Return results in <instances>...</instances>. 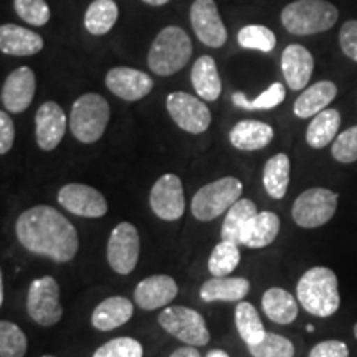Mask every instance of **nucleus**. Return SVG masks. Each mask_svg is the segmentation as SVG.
Here are the masks:
<instances>
[{
    "label": "nucleus",
    "instance_id": "1",
    "mask_svg": "<svg viewBox=\"0 0 357 357\" xmlns=\"http://www.w3.org/2000/svg\"><path fill=\"white\" fill-rule=\"evenodd\" d=\"M15 234L22 247L56 263L73 260L79 248L73 223L50 205H35L22 212L17 218Z\"/></svg>",
    "mask_w": 357,
    "mask_h": 357
},
{
    "label": "nucleus",
    "instance_id": "2",
    "mask_svg": "<svg viewBox=\"0 0 357 357\" xmlns=\"http://www.w3.org/2000/svg\"><path fill=\"white\" fill-rule=\"evenodd\" d=\"M296 294L305 311L318 318H329L341 306L337 276L331 268H310L298 281Z\"/></svg>",
    "mask_w": 357,
    "mask_h": 357
},
{
    "label": "nucleus",
    "instance_id": "3",
    "mask_svg": "<svg viewBox=\"0 0 357 357\" xmlns=\"http://www.w3.org/2000/svg\"><path fill=\"white\" fill-rule=\"evenodd\" d=\"M192 50L194 47L184 29L176 25L166 26L151 45L147 65L159 77H171L189 63Z\"/></svg>",
    "mask_w": 357,
    "mask_h": 357
},
{
    "label": "nucleus",
    "instance_id": "4",
    "mask_svg": "<svg viewBox=\"0 0 357 357\" xmlns=\"http://www.w3.org/2000/svg\"><path fill=\"white\" fill-rule=\"evenodd\" d=\"M337 19V8L328 0H294L281 12V24L298 37L331 30Z\"/></svg>",
    "mask_w": 357,
    "mask_h": 357
},
{
    "label": "nucleus",
    "instance_id": "5",
    "mask_svg": "<svg viewBox=\"0 0 357 357\" xmlns=\"http://www.w3.org/2000/svg\"><path fill=\"white\" fill-rule=\"evenodd\" d=\"M111 118L109 102L96 93L82 95L71 106L70 129L83 144L100 141Z\"/></svg>",
    "mask_w": 357,
    "mask_h": 357
},
{
    "label": "nucleus",
    "instance_id": "6",
    "mask_svg": "<svg viewBox=\"0 0 357 357\" xmlns=\"http://www.w3.org/2000/svg\"><path fill=\"white\" fill-rule=\"evenodd\" d=\"M243 184L236 177H222L211 184L200 187L192 199L190 211L200 222H211L229 212L236 200H240Z\"/></svg>",
    "mask_w": 357,
    "mask_h": 357
},
{
    "label": "nucleus",
    "instance_id": "7",
    "mask_svg": "<svg viewBox=\"0 0 357 357\" xmlns=\"http://www.w3.org/2000/svg\"><path fill=\"white\" fill-rule=\"evenodd\" d=\"M339 195L324 187H312L303 192L293 204V220L301 229H318L334 217Z\"/></svg>",
    "mask_w": 357,
    "mask_h": 357
},
{
    "label": "nucleus",
    "instance_id": "8",
    "mask_svg": "<svg viewBox=\"0 0 357 357\" xmlns=\"http://www.w3.org/2000/svg\"><path fill=\"white\" fill-rule=\"evenodd\" d=\"M159 324L164 331L187 346H205L211 341L207 324L199 311L187 306H171L160 311Z\"/></svg>",
    "mask_w": 357,
    "mask_h": 357
},
{
    "label": "nucleus",
    "instance_id": "9",
    "mask_svg": "<svg viewBox=\"0 0 357 357\" xmlns=\"http://www.w3.org/2000/svg\"><path fill=\"white\" fill-rule=\"evenodd\" d=\"M26 311L35 323L45 328L55 326L63 316L60 305V287L53 276H42L30 283Z\"/></svg>",
    "mask_w": 357,
    "mask_h": 357
},
{
    "label": "nucleus",
    "instance_id": "10",
    "mask_svg": "<svg viewBox=\"0 0 357 357\" xmlns=\"http://www.w3.org/2000/svg\"><path fill=\"white\" fill-rule=\"evenodd\" d=\"M166 108L172 121L185 132H205L212 123L211 109L205 102L185 91H172L166 98Z\"/></svg>",
    "mask_w": 357,
    "mask_h": 357
},
{
    "label": "nucleus",
    "instance_id": "11",
    "mask_svg": "<svg viewBox=\"0 0 357 357\" xmlns=\"http://www.w3.org/2000/svg\"><path fill=\"white\" fill-rule=\"evenodd\" d=\"M141 242L137 229L129 222L114 227L108 240V263L118 275L132 273L139 260Z\"/></svg>",
    "mask_w": 357,
    "mask_h": 357
},
{
    "label": "nucleus",
    "instance_id": "12",
    "mask_svg": "<svg viewBox=\"0 0 357 357\" xmlns=\"http://www.w3.org/2000/svg\"><path fill=\"white\" fill-rule=\"evenodd\" d=\"M153 212L166 222H176L184 215L185 197L184 185L176 174H164L153 185L149 195Z\"/></svg>",
    "mask_w": 357,
    "mask_h": 357
},
{
    "label": "nucleus",
    "instance_id": "13",
    "mask_svg": "<svg viewBox=\"0 0 357 357\" xmlns=\"http://www.w3.org/2000/svg\"><path fill=\"white\" fill-rule=\"evenodd\" d=\"M58 202L65 211L78 217L100 218L108 212L105 195L86 184H66L58 192Z\"/></svg>",
    "mask_w": 357,
    "mask_h": 357
},
{
    "label": "nucleus",
    "instance_id": "14",
    "mask_svg": "<svg viewBox=\"0 0 357 357\" xmlns=\"http://www.w3.org/2000/svg\"><path fill=\"white\" fill-rule=\"evenodd\" d=\"M190 24L197 38L211 48L225 45L229 33L213 0H195L190 7Z\"/></svg>",
    "mask_w": 357,
    "mask_h": 357
},
{
    "label": "nucleus",
    "instance_id": "15",
    "mask_svg": "<svg viewBox=\"0 0 357 357\" xmlns=\"http://www.w3.org/2000/svg\"><path fill=\"white\" fill-rule=\"evenodd\" d=\"M35 89H37V79L32 68L20 66L13 70L2 84V93H0L2 106L8 113H24L32 105Z\"/></svg>",
    "mask_w": 357,
    "mask_h": 357
},
{
    "label": "nucleus",
    "instance_id": "16",
    "mask_svg": "<svg viewBox=\"0 0 357 357\" xmlns=\"http://www.w3.org/2000/svg\"><path fill=\"white\" fill-rule=\"evenodd\" d=\"M106 86L124 101H139L153 91L154 82L144 71L129 66H116L106 75Z\"/></svg>",
    "mask_w": 357,
    "mask_h": 357
},
{
    "label": "nucleus",
    "instance_id": "17",
    "mask_svg": "<svg viewBox=\"0 0 357 357\" xmlns=\"http://www.w3.org/2000/svg\"><path fill=\"white\" fill-rule=\"evenodd\" d=\"M66 131V116L60 105L47 101L40 106L35 116V136L42 151H53L63 139Z\"/></svg>",
    "mask_w": 357,
    "mask_h": 357
},
{
    "label": "nucleus",
    "instance_id": "18",
    "mask_svg": "<svg viewBox=\"0 0 357 357\" xmlns=\"http://www.w3.org/2000/svg\"><path fill=\"white\" fill-rule=\"evenodd\" d=\"M178 287L169 275H153L139 281L134 289V301L146 311L164 307L177 296Z\"/></svg>",
    "mask_w": 357,
    "mask_h": 357
},
{
    "label": "nucleus",
    "instance_id": "19",
    "mask_svg": "<svg viewBox=\"0 0 357 357\" xmlns=\"http://www.w3.org/2000/svg\"><path fill=\"white\" fill-rule=\"evenodd\" d=\"M281 70L287 79L289 89L300 91L310 83L314 71V58L306 47L298 43L288 45L281 55Z\"/></svg>",
    "mask_w": 357,
    "mask_h": 357
},
{
    "label": "nucleus",
    "instance_id": "20",
    "mask_svg": "<svg viewBox=\"0 0 357 357\" xmlns=\"http://www.w3.org/2000/svg\"><path fill=\"white\" fill-rule=\"evenodd\" d=\"M43 48V38L33 30L15 24L0 26V50L3 55L30 56L37 55Z\"/></svg>",
    "mask_w": 357,
    "mask_h": 357
},
{
    "label": "nucleus",
    "instance_id": "21",
    "mask_svg": "<svg viewBox=\"0 0 357 357\" xmlns=\"http://www.w3.org/2000/svg\"><path fill=\"white\" fill-rule=\"evenodd\" d=\"M275 131L270 124L255 119L238 121L230 131L231 146L240 151H258L263 149L273 141Z\"/></svg>",
    "mask_w": 357,
    "mask_h": 357
},
{
    "label": "nucleus",
    "instance_id": "22",
    "mask_svg": "<svg viewBox=\"0 0 357 357\" xmlns=\"http://www.w3.org/2000/svg\"><path fill=\"white\" fill-rule=\"evenodd\" d=\"M337 96V86L333 82H318L306 88L294 101L293 111L298 118H314L328 108Z\"/></svg>",
    "mask_w": 357,
    "mask_h": 357
},
{
    "label": "nucleus",
    "instance_id": "23",
    "mask_svg": "<svg viewBox=\"0 0 357 357\" xmlns=\"http://www.w3.org/2000/svg\"><path fill=\"white\" fill-rule=\"evenodd\" d=\"M134 307L128 298L113 296L106 298L95 307L91 314V324L100 331H113L119 326L126 324L132 318Z\"/></svg>",
    "mask_w": 357,
    "mask_h": 357
},
{
    "label": "nucleus",
    "instance_id": "24",
    "mask_svg": "<svg viewBox=\"0 0 357 357\" xmlns=\"http://www.w3.org/2000/svg\"><path fill=\"white\" fill-rule=\"evenodd\" d=\"M190 82L195 93L205 101H215L222 95V79L212 56L197 58L190 71Z\"/></svg>",
    "mask_w": 357,
    "mask_h": 357
},
{
    "label": "nucleus",
    "instance_id": "25",
    "mask_svg": "<svg viewBox=\"0 0 357 357\" xmlns=\"http://www.w3.org/2000/svg\"><path fill=\"white\" fill-rule=\"evenodd\" d=\"M250 291L247 278H229V276H213L200 287V298L205 303L213 301H242Z\"/></svg>",
    "mask_w": 357,
    "mask_h": 357
},
{
    "label": "nucleus",
    "instance_id": "26",
    "mask_svg": "<svg viewBox=\"0 0 357 357\" xmlns=\"http://www.w3.org/2000/svg\"><path fill=\"white\" fill-rule=\"evenodd\" d=\"M280 217L275 212H258L243 231L242 245L248 248H265L275 242L280 234Z\"/></svg>",
    "mask_w": 357,
    "mask_h": 357
},
{
    "label": "nucleus",
    "instance_id": "27",
    "mask_svg": "<svg viewBox=\"0 0 357 357\" xmlns=\"http://www.w3.org/2000/svg\"><path fill=\"white\" fill-rule=\"evenodd\" d=\"M261 307L276 324H291L298 318V303L291 293L283 288H270L263 293Z\"/></svg>",
    "mask_w": 357,
    "mask_h": 357
},
{
    "label": "nucleus",
    "instance_id": "28",
    "mask_svg": "<svg viewBox=\"0 0 357 357\" xmlns=\"http://www.w3.org/2000/svg\"><path fill=\"white\" fill-rule=\"evenodd\" d=\"M341 126V114L337 109L326 108L311 119L306 129V142L312 149H323L337 137Z\"/></svg>",
    "mask_w": 357,
    "mask_h": 357
},
{
    "label": "nucleus",
    "instance_id": "29",
    "mask_svg": "<svg viewBox=\"0 0 357 357\" xmlns=\"http://www.w3.org/2000/svg\"><path fill=\"white\" fill-rule=\"evenodd\" d=\"M257 205L250 199H240L231 205L230 211L227 212L225 220L222 223V240H229L236 245H242V235L247 229L248 222L253 215H257Z\"/></svg>",
    "mask_w": 357,
    "mask_h": 357
},
{
    "label": "nucleus",
    "instance_id": "30",
    "mask_svg": "<svg viewBox=\"0 0 357 357\" xmlns=\"http://www.w3.org/2000/svg\"><path fill=\"white\" fill-rule=\"evenodd\" d=\"M289 171H291V162L287 154L280 153L268 159L265 169H263V185L270 197L280 200L287 195Z\"/></svg>",
    "mask_w": 357,
    "mask_h": 357
},
{
    "label": "nucleus",
    "instance_id": "31",
    "mask_svg": "<svg viewBox=\"0 0 357 357\" xmlns=\"http://www.w3.org/2000/svg\"><path fill=\"white\" fill-rule=\"evenodd\" d=\"M118 6L114 0H93L84 12V26L91 35H106L118 22Z\"/></svg>",
    "mask_w": 357,
    "mask_h": 357
},
{
    "label": "nucleus",
    "instance_id": "32",
    "mask_svg": "<svg viewBox=\"0 0 357 357\" xmlns=\"http://www.w3.org/2000/svg\"><path fill=\"white\" fill-rule=\"evenodd\" d=\"M235 324L240 337L243 339L245 344L253 346L258 344L265 337V326H263L260 316H258L257 307L248 301H240L235 307Z\"/></svg>",
    "mask_w": 357,
    "mask_h": 357
},
{
    "label": "nucleus",
    "instance_id": "33",
    "mask_svg": "<svg viewBox=\"0 0 357 357\" xmlns=\"http://www.w3.org/2000/svg\"><path fill=\"white\" fill-rule=\"evenodd\" d=\"M238 245L229 240H222L212 250L208 258V271L212 276H229L234 273L240 263Z\"/></svg>",
    "mask_w": 357,
    "mask_h": 357
},
{
    "label": "nucleus",
    "instance_id": "34",
    "mask_svg": "<svg viewBox=\"0 0 357 357\" xmlns=\"http://www.w3.org/2000/svg\"><path fill=\"white\" fill-rule=\"evenodd\" d=\"M287 91L281 83H273L270 88H266L260 96H257L255 100H248L243 93L236 91L231 96V101L236 108H242L247 111H261V109H273L276 106H280L284 101Z\"/></svg>",
    "mask_w": 357,
    "mask_h": 357
},
{
    "label": "nucleus",
    "instance_id": "35",
    "mask_svg": "<svg viewBox=\"0 0 357 357\" xmlns=\"http://www.w3.org/2000/svg\"><path fill=\"white\" fill-rule=\"evenodd\" d=\"M238 43L247 50L270 53L276 47V35L265 25H247L238 32Z\"/></svg>",
    "mask_w": 357,
    "mask_h": 357
},
{
    "label": "nucleus",
    "instance_id": "36",
    "mask_svg": "<svg viewBox=\"0 0 357 357\" xmlns=\"http://www.w3.org/2000/svg\"><path fill=\"white\" fill-rule=\"evenodd\" d=\"M26 336L12 321H0V357H24L26 354Z\"/></svg>",
    "mask_w": 357,
    "mask_h": 357
},
{
    "label": "nucleus",
    "instance_id": "37",
    "mask_svg": "<svg viewBox=\"0 0 357 357\" xmlns=\"http://www.w3.org/2000/svg\"><path fill=\"white\" fill-rule=\"evenodd\" d=\"M253 357H293L294 346L288 337L275 333H266L258 344L248 346Z\"/></svg>",
    "mask_w": 357,
    "mask_h": 357
},
{
    "label": "nucleus",
    "instance_id": "38",
    "mask_svg": "<svg viewBox=\"0 0 357 357\" xmlns=\"http://www.w3.org/2000/svg\"><path fill=\"white\" fill-rule=\"evenodd\" d=\"M17 15L29 25L43 26L50 20V7L47 0H13Z\"/></svg>",
    "mask_w": 357,
    "mask_h": 357
},
{
    "label": "nucleus",
    "instance_id": "39",
    "mask_svg": "<svg viewBox=\"0 0 357 357\" xmlns=\"http://www.w3.org/2000/svg\"><path fill=\"white\" fill-rule=\"evenodd\" d=\"M144 351L139 341L132 337H116L98 347L93 357H142Z\"/></svg>",
    "mask_w": 357,
    "mask_h": 357
},
{
    "label": "nucleus",
    "instance_id": "40",
    "mask_svg": "<svg viewBox=\"0 0 357 357\" xmlns=\"http://www.w3.org/2000/svg\"><path fill=\"white\" fill-rule=\"evenodd\" d=\"M333 158L337 162L351 164L357 160V124L346 131H342L334 139L331 147Z\"/></svg>",
    "mask_w": 357,
    "mask_h": 357
},
{
    "label": "nucleus",
    "instance_id": "41",
    "mask_svg": "<svg viewBox=\"0 0 357 357\" xmlns=\"http://www.w3.org/2000/svg\"><path fill=\"white\" fill-rule=\"evenodd\" d=\"M341 50L352 61H357V20H347L339 32Z\"/></svg>",
    "mask_w": 357,
    "mask_h": 357
},
{
    "label": "nucleus",
    "instance_id": "42",
    "mask_svg": "<svg viewBox=\"0 0 357 357\" xmlns=\"http://www.w3.org/2000/svg\"><path fill=\"white\" fill-rule=\"evenodd\" d=\"M310 357H349V349H347L346 342L331 339V341H323L312 347Z\"/></svg>",
    "mask_w": 357,
    "mask_h": 357
},
{
    "label": "nucleus",
    "instance_id": "43",
    "mask_svg": "<svg viewBox=\"0 0 357 357\" xmlns=\"http://www.w3.org/2000/svg\"><path fill=\"white\" fill-rule=\"evenodd\" d=\"M15 141V126L7 111H0V154H7Z\"/></svg>",
    "mask_w": 357,
    "mask_h": 357
},
{
    "label": "nucleus",
    "instance_id": "44",
    "mask_svg": "<svg viewBox=\"0 0 357 357\" xmlns=\"http://www.w3.org/2000/svg\"><path fill=\"white\" fill-rule=\"evenodd\" d=\"M169 357H202L200 352L195 349V346H187V347H178L172 352Z\"/></svg>",
    "mask_w": 357,
    "mask_h": 357
},
{
    "label": "nucleus",
    "instance_id": "45",
    "mask_svg": "<svg viewBox=\"0 0 357 357\" xmlns=\"http://www.w3.org/2000/svg\"><path fill=\"white\" fill-rule=\"evenodd\" d=\"M142 2L147 3V6L160 7V6H166V3H167V2H171V0H142Z\"/></svg>",
    "mask_w": 357,
    "mask_h": 357
},
{
    "label": "nucleus",
    "instance_id": "46",
    "mask_svg": "<svg viewBox=\"0 0 357 357\" xmlns=\"http://www.w3.org/2000/svg\"><path fill=\"white\" fill-rule=\"evenodd\" d=\"M205 357H230V356L227 354L225 351H222V349H212Z\"/></svg>",
    "mask_w": 357,
    "mask_h": 357
},
{
    "label": "nucleus",
    "instance_id": "47",
    "mask_svg": "<svg viewBox=\"0 0 357 357\" xmlns=\"http://www.w3.org/2000/svg\"><path fill=\"white\" fill-rule=\"evenodd\" d=\"M3 278H0V305H3Z\"/></svg>",
    "mask_w": 357,
    "mask_h": 357
},
{
    "label": "nucleus",
    "instance_id": "48",
    "mask_svg": "<svg viewBox=\"0 0 357 357\" xmlns=\"http://www.w3.org/2000/svg\"><path fill=\"white\" fill-rule=\"evenodd\" d=\"M306 331L312 333V331H314V326H312V324H307V326H306Z\"/></svg>",
    "mask_w": 357,
    "mask_h": 357
},
{
    "label": "nucleus",
    "instance_id": "49",
    "mask_svg": "<svg viewBox=\"0 0 357 357\" xmlns=\"http://www.w3.org/2000/svg\"><path fill=\"white\" fill-rule=\"evenodd\" d=\"M354 337L357 339V323H356V326H354Z\"/></svg>",
    "mask_w": 357,
    "mask_h": 357
},
{
    "label": "nucleus",
    "instance_id": "50",
    "mask_svg": "<svg viewBox=\"0 0 357 357\" xmlns=\"http://www.w3.org/2000/svg\"><path fill=\"white\" fill-rule=\"evenodd\" d=\"M42 357H55V356H42Z\"/></svg>",
    "mask_w": 357,
    "mask_h": 357
}]
</instances>
